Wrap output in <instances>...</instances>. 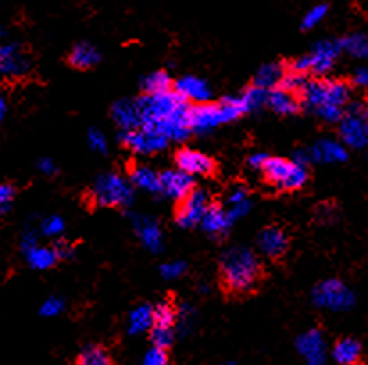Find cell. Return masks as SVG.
Here are the masks:
<instances>
[{"label":"cell","instance_id":"cell-1","mask_svg":"<svg viewBox=\"0 0 368 365\" xmlns=\"http://www.w3.org/2000/svg\"><path fill=\"white\" fill-rule=\"evenodd\" d=\"M308 110L317 113L328 124L340 122L350 99L349 83L342 79H311L301 93Z\"/></svg>","mask_w":368,"mask_h":365},{"label":"cell","instance_id":"cell-2","mask_svg":"<svg viewBox=\"0 0 368 365\" xmlns=\"http://www.w3.org/2000/svg\"><path fill=\"white\" fill-rule=\"evenodd\" d=\"M263 265L258 255L247 248H232L220 258V280L227 292L249 294L259 285Z\"/></svg>","mask_w":368,"mask_h":365},{"label":"cell","instance_id":"cell-3","mask_svg":"<svg viewBox=\"0 0 368 365\" xmlns=\"http://www.w3.org/2000/svg\"><path fill=\"white\" fill-rule=\"evenodd\" d=\"M184 104L188 102L180 99L175 93V90L168 93H159V95H147V93H144L140 99H136V107L141 120L140 129L156 131L158 133V127L161 126L163 122L168 117H172Z\"/></svg>","mask_w":368,"mask_h":365},{"label":"cell","instance_id":"cell-4","mask_svg":"<svg viewBox=\"0 0 368 365\" xmlns=\"http://www.w3.org/2000/svg\"><path fill=\"white\" fill-rule=\"evenodd\" d=\"M261 174L270 186L283 190V192L301 190L310 177L308 166L298 165L293 159L272 158V156H269L265 166L261 169Z\"/></svg>","mask_w":368,"mask_h":365},{"label":"cell","instance_id":"cell-5","mask_svg":"<svg viewBox=\"0 0 368 365\" xmlns=\"http://www.w3.org/2000/svg\"><path fill=\"white\" fill-rule=\"evenodd\" d=\"M93 201L99 206L106 208H124L129 206L133 201V185L126 177L118 174H104L97 179L93 186Z\"/></svg>","mask_w":368,"mask_h":365},{"label":"cell","instance_id":"cell-6","mask_svg":"<svg viewBox=\"0 0 368 365\" xmlns=\"http://www.w3.org/2000/svg\"><path fill=\"white\" fill-rule=\"evenodd\" d=\"M354 301L352 290L340 280H325L313 288V302L320 308L343 312L352 308Z\"/></svg>","mask_w":368,"mask_h":365},{"label":"cell","instance_id":"cell-7","mask_svg":"<svg viewBox=\"0 0 368 365\" xmlns=\"http://www.w3.org/2000/svg\"><path fill=\"white\" fill-rule=\"evenodd\" d=\"M210 196L204 190L195 189L190 196L184 197L183 201H179L175 210V222L184 229L195 228L200 224L204 213L210 208Z\"/></svg>","mask_w":368,"mask_h":365},{"label":"cell","instance_id":"cell-8","mask_svg":"<svg viewBox=\"0 0 368 365\" xmlns=\"http://www.w3.org/2000/svg\"><path fill=\"white\" fill-rule=\"evenodd\" d=\"M31 70V59L27 58L23 47L16 41L0 43V75L4 78H22Z\"/></svg>","mask_w":368,"mask_h":365},{"label":"cell","instance_id":"cell-9","mask_svg":"<svg viewBox=\"0 0 368 365\" xmlns=\"http://www.w3.org/2000/svg\"><path fill=\"white\" fill-rule=\"evenodd\" d=\"M340 137L343 145L361 149L368 145V120L356 111L347 107L345 115L340 120Z\"/></svg>","mask_w":368,"mask_h":365},{"label":"cell","instance_id":"cell-10","mask_svg":"<svg viewBox=\"0 0 368 365\" xmlns=\"http://www.w3.org/2000/svg\"><path fill=\"white\" fill-rule=\"evenodd\" d=\"M168 138L163 137L161 133H156V131L133 129L121 133V144L138 154H154V152L163 151L168 145Z\"/></svg>","mask_w":368,"mask_h":365},{"label":"cell","instance_id":"cell-11","mask_svg":"<svg viewBox=\"0 0 368 365\" xmlns=\"http://www.w3.org/2000/svg\"><path fill=\"white\" fill-rule=\"evenodd\" d=\"M175 165L180 172L188 176H211L215 172V162L211 156L197 151V149H179L175 152Z\"/></svg>","mask_w":368,"mask_h":365},{"label":"cell","instance_id":"cell-12","mask_svg":"<svg viewBox=\"0 0 368 365\" xmlns=\"http://www.w3.org/2000/svg\"><path fill=\"white\" fill-rule=\"evenodd\" d=\"M220 124H225V120L218 102H204L190 106V126H192V133L204 134L207 131L215 129L217 126H220Z\"/></svg>","mask_w":368,"mask_h":365},{"label":"cell","instance_id":"cell-13","mask_svg":"<svg viewBox=\"0 0 368 365\" xmlns=\"http://www.w3.org/2000/svg\"><path fill=\"white\" fill-rule=\"evenodd\" d=\"M159 185H161V192L166 197L173 201H183L184 197L190 196V194L195 190V181L193 176L180 172L179 169L175 170H165V172L159 174Z\"/></svg>","mask_w":368,"mask_h":365},{"label":"cell","instance_id":"cell-14","mask_svg":"<svg viewBox=\"0 0 368 365\" xmlns=\"http://www.w3.org/2000/svg\"><path fill=\"white\" fill-rule=\"evenodd\" d=\"M340 54H342V47H340L338 40H322L315 43L311 54H308L311 63V74L320 75V78L328 74L335 67Z\"/></svg>","mask_w":368,"mask_h":365},{"label":"cell","instance_id":"cell-15","mask_svg":"<svg viewBox=\"0 0 368 365\" xmlns=\"http://www.w3.org/2000/svg\"><path fill=\"white\" fill-rule=\"evenodd\" d=\"M288 245H290V240H288L284 229H281L279 226H269L258 236V248L266 258H283L288 251Z\"/></svg>","mask_w":368,"mask_h":365},{"label":"cell","instance_id":"cell-16","mask_svg":"<svg viewBox=\"0 0 368 365\" xmlns=\"http://www.w3.org/2000/svg\"><path fill=\"white\" fill-rule=\"evenodd\" d=\"M297 349L310 365H322L325 360V340L320 329H310L298 337Z\"/></svg>","mask_w":368,"mask_h":365},{"label":"cell","instance_id":"cell-17","mask_svg":"<svg viewBox=\"0 0 368 365\" xmlns=\"http://www.w3.org/2000/svg\"><path fill=\"white\" fill-rule=\"evenodd\" d=\"M175 93L186 102L204 104L210 100L211 90L204 79L195 75H184L175 83Z\"/></svg>","mask_w":368,"mask_h":365},{"label":"cell","instance_id":"cell-18","mask_svg":"<svg viewBox=\"0 0 368 365\" xmlns=\"http://www.w3.org/2000/svg\"><path fill=\"white\" fill-rule=\"evenodd\" d=\"M232 222L234 221L229 215L227 208H222L218 204H210L202 221H200V228L213 236H224L231 229Z\"/></svg>","mask_w":368,"mask_h":365},{"label":"cell","instance_id":"cell-19","mask_svg":"<svg viewBox=\"0 0 368 365\" xmlns=\"http://www.w3.org/2000/svg\"><path fill=\"white\" fill-rule=\"evenodd\" d=\"M332 358L338 365H361L363 364V346L356 339H340L332 347Z\"/></svg>","mask_w":368,"mask_h":365},{"label":"cell","instance_id":"cell-20","mask_svg":"<svg viewBox=\"0 0 368 365\" xmlns=\"http://www.w3.org/2000/svg\"><path fill=\"white\" fill-rule=\"evenodd\" d=\"M111 115H113V120L124 131L140 129L141 120L140 113H138L136 100H118V102H114Z\"/></svg>","mask_w":368,"mask_h":365},{"label":"cell","instance_id":"cell-21","mask_svg":"<svg viewBox=\"0 0 368 365\" xmlns=\"http://www.w3.org/2000/svg\"><path fill=\"white\" fill-rule=\"evenodd\" d=\"M100 61V52L97 51L95 45L88 43V41H81L72 48L70 55H68V63L70 67L77 68V70H90V68L97 67Z\"/></svg>","mask_w":368,"mask_h":365},{"label":"cell","instance_id":"cell-22","mask_svg":"<svg viewBox=\"0 0 368 365\" xmlns=\"http://www.w3.org/2000/svg\"><path fill=\"white\" fill-rule=\"evenodd\" d=\"M310 154L313 162L343 163L347 159V149L336 140H320L315 147L310 149Z\"/></svg>","mask_w":368,"mask_h":365},{"label":"cell","instance_id":"cell-23","mask_svg":"<svg viewBox=\"0 0 368 365\" xmlns=\"http://www.w3.org/2000/svg\"><path fill=\"white\" fill-rule=\"evenodd\" d=\"M266 104L279 115H293L301 110V99H298V95L286 92V90L279 88V86L270 90L269 97H266Z\"/></svg>","mask_w":368,"mask_h":365},{"label":"cell","instance_id":"cell-24","mask_svg":"<svg viewBox=\"0 0 368 365\" xmlns=\"http://www.w3.org/2000/svg\"><path fill=\"white\" fill-rule=\"evenodd\" d=\"M134 228H136L138 236L141 238L145 248L151 249L152 253H158L163 245V235L159 226L152 218L136 217L134 218Z\"/></svg>","mask_w":368,"mask_h":365},{"label":"cell","instance_id":"cell-25","mask_svg":"<svg viewBox=\"0 0 368 365\" xmlns=\"http://www.w3.org/2000/svg\"><path fill=\"white\" fill-rule=\"evenodd\" d=\"M131 185L136 189L145 190V192L158 194L161 192V185H159V174L156 170L148 169L147 165H134L129 172Z\"/></svg>","mask_w":368,"mask_h":365},{"label":"cell","instance_id":"cell-26","mask_svg":"<svg viewBox=\"0 0 368 365\" xmlns=\"http://www.w3.org/2000/svg\"><path fill=\"white\" fill-rule=\"evenodd\" d=\"M284 74H286V68H284L281 63L263 65V67L258 70V74H256L254 86L270 92V90L277 88V86L281 85Z\"/></svg>","mask_w":368,"mask_h":365},{"label":"cell","instance_id":"cell-27","mask_svg":"<svg viewBox=\"0 0 368 365\" xmlns=\"http://www.w3.org/2000/svg\"><path fill=\"white\" fill-rule=\"evenodd\" d=\"M26 260L29 263L31 269L34 270H48L55 265L58 262V255H55L54 248H45V245H36L26 253Z\"/></svg>","mask_w":368,"mask_h":365},{"label":"cell","instance_id":"cell-28","mask_svg":"<svg viewBox=\"0 0 368 365\" xmlns=\"http://www.w3.org/2000/svg\"><path fill=\"white\" fill-rule=\"evenodd\" d=\"M74 365H114V361L106 347L99 346V344H92L77 354Z\"/></svg>","mask_w":368,"mask_h":365},{"label":"cell","instance_id":"cell-29","mask_svg":"<svg viewBox=\"0 0 368 365\" xmlns=\"http://www.w3.org/2000/svg\"><path fill=\"white\" fill-rule=\"evenodd\" d=\"M141 88H144V93H147V95H159V93L172 92L173 83L168 72L156 70L141 81Z\"/></svg>","mask_w":368,"mask_h":365},{"label":"cell","instance_id":"cell-30","mask_svg":"<svg viewBox=\"0 0 368 365\" xmlns=\"http://www.w3.org/2000/svg\"><path fill=\"white\" fill-rule=\"evenodd\" d=\"M249 210H251V199H249L247 189H243V186H234V189L231 190V194L227 196L229 215L232 217V221H236V218L243 217Z\"/></svg>","mask_w":368,"mask_h":365},{"label":"cell","instance_id":"cell-31","mask_svg":"<svg viewBox=\"0 0 368 365\" xmlns=\"http://www.w3.org/2000/svg\"><path fill=\"white\" fill-rule=\"evenodd\" d=\"M338 41L340 47H342V52H349L352 58L357 59H368V34L352 33L347 34L345 38H342Z\"/></svg>","mask_w":368,"mask_h":365},{"label":"cell","instance_id":"cell-32","mask_svg":"<svg viewBox=\"0 0 368 365\" xmlns=\"http://www.w3.org/2000/svg\"><path fill=\"white\" fill-rule=\"evenodd\" d=\"M154 326V307L140 305L129 315V333H144Z\"/></svg>","mask_w":368,"mask_h":365},{"label":"cell","instance_id":"cell-33","mask_svg":"<svg viewBox=\"0 0 368 365\" xmlns=\"http://www.w3.org/2000/svg\"><path fill=\"white\" fill-rule=\"evenodd\" d=\"M177 321V312L170 301H161L154 307V326L159 328H173Z\"/></svg>","mask_w":368,"mask_h":365},{"label":"cell","instance_id":"cell-34","mask_svg":"<svg viewBox=\"0 0 368 365\" xmlns=\"http://www.w3.org/2000/svg\"><path fill=\"white\" fill-rule=\"evenodd\" d=\"M329 13V6L328 4H317L315 8H311L310 11L305 13L304 18H302V31H311L315 29V27L318 26V23L322 22V20L328 16Z\"/></svg>","mask_w":368,"mask_h":365},{"label":"cell","instance_id":"cell-35","mask_svg":"<svg viewBox=\"0 0 368 365\" xmlns=\"http://www.w3.org/2000/svg\"><path fill=\"white\" fill-rule=\"evenodd\" d=\"M305 83H308V78L304 74H297V72L286 70L283 81H281L279 88L286 90V92L295 93V95H301L302 90H304Z\"/></svg>","mask_w":368,"mask_h":365},{"label":"cell","instance_id":"cell-36","mask_svg":"<svg viewBox=\"0 0 368 365\" xmlns=\"http://www.w3.org/2000/svg\"><path fill=\"white\" fill-rule=\"evenodd\" d=\"M151 342L154 347L168 351V347L172 346L173 342V328H159V326H152Z\"/></svg>","mask_w":368,"mask_h":365},{"label":"cell","instance_id":"cell-37","mask_svg":"<svg viewBox=\"0 0 368 365\" xmlns=\"http://www.w3.org/2000/svg\"><path fill=\"white\" fill-rule=\"evenodd\" d=\"M242 95L243 99H245V102H247L249 111H252V110H258V107L263 106V104H266L269 92H266V90L258 88V86H251V88L245 90Z\"/></svg>","mask_w":368,"mask_h":365},{"label":"cell","instance_id":"cell-38","mask_svg":"<svg viewBox=\"0 0 368 365\" xmlns=\"http://www.w3.org/2000/svg\"><path fill=\"white\" fill-rule=\"evenodd\" d=\"M16 197V189L11 183H0V217L8 213Z\"/></svg>","mask_w":368,"mask_h":365},{"label":"cell","instance_id":"cell-39","mask_svg":"<svg viewBox=\"0 0 368 365\" xmlns=\"http://www.w3.org/2000/svg\"><path fill=\"white\" fill-rule=\"evenodd\" d=\"M65 231V221L58 215H50L41 222V233L45 236H58Z\"/></svg>","mask_w":368,"mask_h":365},{"label":"cell","instance_id":"cell-40","mask_svg":"<svg viewBox=\"0 0 368 365\" xmlns=\"http://www.w3.org/2000/svg\"><path fill=\"white\" fill-rule=\"evenodd\" d=\"M63 310H65L63 299L55 297V295L45 299L43 305L40 307V314L43 315V317H55V315H59Z\"/></svg>","mask_w":368,"mask_h":365},{"label":"cell","instance_id":"cell-41","mask_svg":"<svg viewBox=\"0 0 368 365\" xmlns=\"http://www.w3.org/2000/svg\"><path fill=\"white\" fill-rule=\"evenodd\" d=\"M144 365H170L168 351L159 349V347H152L144 358Z\"/></svg>","mask_w":368,"mask_h":365},{"label":"cell","instance_id":"cell-42","mask_svg":"<svg viewBox=\"0 0 368 365\" xmlns=\"http://www.w3.org/2000/svg\"><path fill=\"white\" fill-rule=\"evenodd\" d=\"M161 276L165 280H177V277L183 276L186 273V263L184 262H168L161 267Z\"/></svg>","mask_w":368,"mask_h":365},{"label":"cell","instance_id":"cell-43","mask_svg":"<svg viewBox=\"0 0 368 365\" xmlns=\"http://www.w3.org/2000/svg\"><path fill=\"white\" fill-rule=\"evenodd\" d=\"M88 145L92 147V151L95 152H106L107 151V142L106 137L100 133L99 129H92L88 133Z\"/></svg>","mask_w":368,"mask_h":365},{"label":"cell","instance_id":"cell-44","mask_svg":"<svg viewBox=\"0 0 368 365\" xmlns=\"http://www.w3.org/2000/svg\"><path fill=\"white\" fill-rule=\"evenodd\" d=\"M288 70L297 72V74H310L311 72V63H310V55H301V58L293 59L290 65H288Z\"/></svg>","mask_w":368,"mask_h":365},{"label":"cell","instance_id":"cell-45","mask_svg":"<svg viewBox=\"0 0 368 365\" xmlns=\"http://www.w3.org/2000/svg\"><path fill=\"white\" fill-rule=\"evenodd\" d=\"M36 245H40L38 243V235L34 231H26L22 235V240H20V249H22V253L26 255V253H29L31 249H34Z\"/></svg>","mask_w":368,"mask_h":365},{"label":"cell","instance_id":"cell-46","mask_svg":"<svg viewBox=\"0 0 368 365\" xmlns=\"http://www.w3.org/2000/svg\"><path fill=\"white\" fill-rule=\"evenodd\" d=\"M54 251H55V255H58L59 260H67V258H70L72 253H74V248H72L67 240H59V242H55Z\"/></svg>","mask_w":368,"mask_h":365},{"label":"cell","instance_id":"cell-47","mask_svg":"<svg viewBox=\"0 0 368 365\" xmlns=\"http://www.w3.org/2000/svg\"><path fill=\"white\" fill-rule=\"evenodd\" d=\"M38 170H40L41 174H45V176H54V174L58 172V166H55V163L52 162L50 158H41L40 162H38Z\"/></svg>","mask_w":368,"mask_h":365},{"label":"cell","instance_id":"cell-48","mask_svg":"<svg viewBox=\"0 0 368 365\" xmlns=\"http://www.w3.org/2000/svg\"><path fill=\"white\" fill-rule=\"evenodd\" d=\"M266 159H269V156H266L265 152H254V154H252L251 158H249V166H251V169L259 170V172H261V169H263V166H265Z\"/></svg>","mask_w":368,"mask_h":365},{"label":"cell","instance_id":"cell-49","mask_svg":"<svg viewBox=\"0 0 368 365\" xmlns=\"http://www.w3.org/2000/svg\"><path fill=\"white\" fill-rule=\"evenodd\" d=\"M352 81L354 85L361 86V88H368V67L357 68V70L354 72Z\"/></svg>","mask_w":368,"mask_h":365},{"label":"cell","instance_id":"cell-50","mask_svg":"<svg viewBox=\"0 0 368 365\" xmlns=\"http://www.w3.org/2000/svg\"><path fill=\"white\" fill-rule=\"evenodd\" d=\"M6 113H8V102H6L4 97L0 95V122L4 120Z\"/></svg>","mask_w":368,"mask_h":365},{"label":"cell","instance_id":"cell-51","mask_svg":"<svg viewBox=\"0 0 368 365\" xmlns=\"http://www.w3.org/2000/svg\"><path fill=\"white\" fill-rule=\"evenodd\" d=\"M4 36H6V29L4 27H0V40H2Z\"/></svg>","mask_w":368,"mask_h":365}]
</instances>
